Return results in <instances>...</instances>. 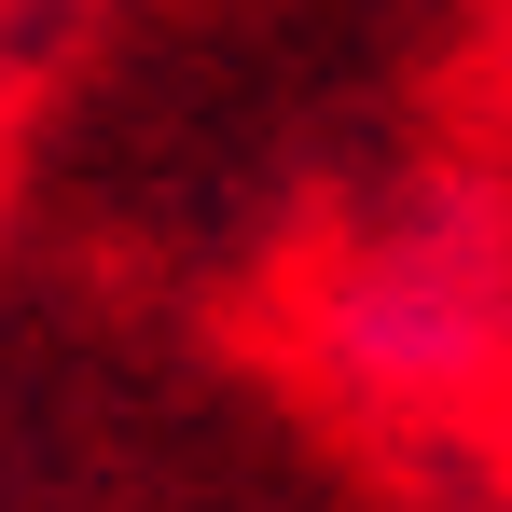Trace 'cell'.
I'll return each instance as SVG.
<instances>
[]
</instances>
